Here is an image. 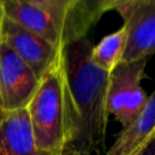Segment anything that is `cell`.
<instances>
[{"instance_id":"1","label":"cell","mask_w":155,"mask_h":155,"mask_svg":"<svg viewBox=\"0 0 155 155\" xmlns=\"http://www.w3.org/2000/svg\"><path fill=\"white\" fill-rule=\"evenodd\" d=\"M93 42L87 37L64 46L60 67L64 82L67 147L91 155L105 143L109 74L91 59Z\"/></svg>"},{"instance_id":"2","label":"cell","mask_w":155,"mask_h":155,"mask_svg":"<svg viewBox=\"0 0 155 155\" xmlns=\"http://www.w3.org/2000/svg\"><path fill=\"white\" fill-rule=\"evenodd\" d=\"M4 16L61 51L87 37L91 26L109 11L106 0H2Z\"/></svg>"},{"instance_id":"3","label":"cell","mask_w":155,"mask_h":155,"mask_svg":"<svg viewBox=\"0 0 155 155\" xmlns=\"http://www.w3.org/2000/svg\"><path fill=\"white\" fill-rule=\"evenodd\" d=\"M26 109L38 150L45 155H59L64 151L68 137L60 59L40 80L37 91Z\"/></svg>"},{"instance_id":"4","label":"cell","mask_w":155,"mask_h":155,"mask_svg":"<svg viewBox=\"0 0 155 155\" xmlns=\"http://www.w3.org/2000/svg\"><path fill=\"white\" fill-rule=\"evenodd\" d=\"M147 60L120 63L109 74L106 109L123 125H131L144 110L148 97L142 87Z\"/></svg>"},{"instance_id":"5","label":"cell","mask_w":155,"mask_h":155,"mask_svg":"<svg viewBox=\"0 0 155 155\" xmlns=\"http://www.w3.org/2000/svg\"><path fill=\"white\" fill-rule=\"evenodd\" d=\"M113 10L123 16L127 30L121 63L147 60L155 53V0L114 2Z\"/></svg>"},{"instance_id":"6","label":"cell","mask_w":155,"mask_h":155,"mask_svg":"<svg viewBox=\"0 0 155 155\" xmlns=\"http://www.w3.org/2000/svg\"><path fill=\"white\" fill-rule=\"evenodd\" d=\"M40 80L29 65L0 41V107L3 112L26 109Z\"/></svg>"},{"instance_id":"7","label":"cell","mask_w":155,"mask_h":155,"mask_svg":"<svg viewBox=\"0 0 155 155\" xmlns=\"http://www.w3.org/2000/svg\"><path fill=\"white\" fill-rule=\"evenodd\" d=\"M0 41L10 46L29 65L38 80L59 63L61 51L5 16L0 26Z\"/></svg>"},{"instance_id":"8","label":"cell","mask_w":155,"mask_h":155,"mask_svg":"<svg viewBox=\"0 0 155 155\" xmlns=\"http://www.w3.org/2000/svg\"><path fill=\"white\" fill-rule=\"evenodd\" d=\"M0 155H45L35 146L27 109L2 112Z\"/></svg>"},{"instance_id":"9","label":"cell","mask_w":155,"mask_h":155,"mask_svg":"<svg viewBox=\"0 0 155 155\" xmlns=\"http://www.w3.org/2000/svg\"><path fill=\"white\" fill-rule=\"evenodd\" d=\"M155 135V90L148 97L142 114L123 128L113 146L105 155H136Z\"/></svg>"},{"instance_id":"10","label":"cell","mask_w":155,"mask_h":155,"mask_svg":"<svg viewBox=\"0 0 155 155\" xmlns=\"http://www.w3.org/2000/svg\"><path fill=\"white\" fill-rule=\"evenodd\" d=\"M127 44V30L124 25L118 30L105 35L97 45H93L91 59L98 68L110 74L123 60Z\"/></svg>"},{"instance_id":"11","label":"cell","mask_w":155,"mask_h":155,"mask_svg":"<svg viewBox=\"0 0 155 155\" xmlns=\"http://www.w3.org/2000/svg\"><path fill=\"white\" fill-rule=\"evenodd\" d=\"M136 155H155V135Z\"/></svg>"},{"instance_id":"12","label":"cell","mask_w":155,"mask_h":155,"mask_svg":"<svg viewBox=\"0 0 155 155\" xmlns=\"http://www.w3.org/2000/svg\"><path fill=\"white\" fill-rule=\"evenodd\" d=\"M59 155H87V154H83V153H78L75 150H71V148H65L64 151H61Z\"/></svg>"},{"instance_id":"13","label":"cell","mask_w":155,"mask_h":155,"mask_svg":"<svg viewBox=\"0 0 155 155\" xmlns=\"http://www.w3.org/2000/svg\"><path fill=\"white\" fill-rule=\"evenodd\" d=\"M3 18H4V12H3V5H2V0H0V26H2Z\"/></svg>"},{"instance_id":"14","label":"cell","mask_w":155,"mask_h":155,"mask_svg":"<svg viewBox=\"0 0 155 155\" xmlns=\"http://www.w3.org/2000/svg\"><path fill=\"white\" fill-rule=\"evenodd\" d=\"M2 112H3V110H2V107H0V114H2Z\"/></svg>"}]
</instances>
